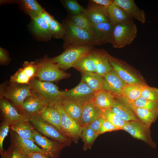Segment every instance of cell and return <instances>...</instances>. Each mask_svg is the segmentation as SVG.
<instances>
[{"instance_id": "obj_1", "label": "cell", "mask_w": 158, "mask_h": 158, "mask_svg": "<svg viewBox=\"0 0 158 158\" xmlns=\"http://www.w3.org/2000/svg\"><path fill=\"white\" fill-rule=\"evenodd\" d=\"M62 24L65 29L63 38L64 49L69 47L85 45H96L92 34L75 26L67 18Z\"/></svg>"}, {"instance_id": "obj_2", "label": "cell", "mask_w": 158, "mask_h": 158, "mask_svg": "<svg viewBox=\"0 0 158 158\" xmlns=\"http://www.w3.org/2000/svg\"><path fill=\"white\" fill-rule=\"evenodd\" d=\"M137 31L133 19L114 25L111 43L113 47L121 48L131 44L136 37Z\"/></svg>"}, {"instance_id": "obj_3", "label": "cell", "mask_w": 158, "mask_h": 158, "mask_svg": "<svg viewBox=\"0 0 158 158\" xmlns=\"http://www.w3.org/2000/svg\"><path fill=\"white\" fill-rule=\"evenodd\" d=\"M93 46L85 45L68 47L61 54L51 59L60 68L66 71L73 67L80 59L89 55Z\"/></svg>"}, {"instance_id": "obj_4", "label": "cell", "mask_w": 158, "mask_h": 158, "mask_svg": "<svg viewBox=\"0 0 158 158\" xmlns=\"http://www.w3.org/2000/svg\"><path fill=\"white\" fill-rule=\"evenodd\" d=\"M32 93L44 99L49 104L54 106L61 103L63 98V92L59 91L52 82L41 81L34 78L30 82Z\"/></svg>"}, {"instance_id": "obj_5", "label": "cell", "mask_w": 158, "mask_h": 158, "mask_svg": "<svg viewBox=\"0 0 158 158\" xmlns=\"http://www.w3.org/2000/svg\"><path fill=\"white\" fill-rule=\"evenodd\" d=\"M37 70L35 77L39 80L49 82L68 78L70 74L60 68L51 58L45 57L36 62Z\"/></svg>"}, {"instance_id": "obj_6", "label": "cell", "mask_w": 158, "mask_h": 158, "mask_svg": "<svg viewBox=\"0 0 158 158\" xmlns=\"http://www.w3.org/2000/svg\"><path fill=\"white\" fill-rule=\"evenodd\" d=\"M28 118L34 128L43 135L66 146L71 145V140L53 126L44 121L40 114Z\"/></svg>"}, {"instance_id": "obj_7", "label": "cell", "mask_w": 158, "mask_h": 158, "mask_svg": "<svg viewBox=\"0 0 158 158\" xmlns=\"http://www.w3.org/2000/svg\"><path fill=\"white\" fill-rule=\"evenodd\" d=\"M1 88L0 97L8 100L18 109L25 99L33 94L30 85L10 84L6 88Z\"/></svg>"}, {"instance_id": "obj_8", "label": "cell", "mask_w": 158, "mask_h": 158, "mask_svg": "<svg viewBox=\"0 0 158 158\" xmlns=\"http://www.w3.org/2000/svg\"><path fill=\"white\" fill-rule=\"evenodd\" d=\"M54 106L60 115L62 128L66 135L77 143L80 138L83 127L66 113L61 103H56Z\"/></svg>"}, {"instance_id": "obj_9", "label": "cell", "mask_w": 158, "mask_h": 158, "mask_svg": "<svg viewBox=\"0 0 158 158\" xmlns=\"http://www.w3.org/2000/svg\"><path fill=\"white\" fill-rule=\"evenodd\" d=\"M121 130L128 132L134 138L143 141L152 148L156 147L151 137L150 128L139 120L127 122Z\"/></svg>"}, {"instance_id": "obj_10", "label": "cell", "mask_w": 158, "mask_h": 158, "mask_svg": "<svg viewBox=\"0 0 158 158\" xmlns=\"http://www.w3.org/2000/svg\"><path fill=\"white\" fill-rule=\"evenodd\" d=\"M63 92V99L74 101L83 106L85 103L93 99L96 92L81 80L75 87Z\"/></svg>"}, {"instance_id": "obj_11", "label": "cell", "mask_w": 158, "mask_h": 158, "mask_svg": "<svg viewBox=\"0 0 158 158\" xmlns=\"http://www.w3.org/2000/svg\"><path fill=\"white\" fill-rule=\"evenodd\" d=\"M32 141L40 147L45 154L50 158H58L61 151L66 146L48 139L34 128L32 129Z\"/></svg>"}, {"instance_id": "obj_12", "label": "cell", "mask_w": 158, "mask_h": 158, "mask_svg": "<svg viewBox=\"0 0 158 158\" xmlns=\"http://www.w3.org/2000/svg\"><path fill=\"white\" fill-rule=\"evenodd\" d=\"M49 104L40 96L33 93L27 97L18 109L28 118L40 114Z\"/></svg>"}, {"instance_id": "obj_13", "label": "cell", "mask_w": 158, "mask_h": 158, "mask_svg": "<svg viewBox=\"0 0 158 158\" xmlns=\"http://www.w3.org/2000/svg\"><path fill=\"white\" fill-rule=\"evenodd\" d=\"M10 133L11 145L15 147L24 157L28 156L31 153L36 152L45 154L42 149L37 146L33 141L21 138L16 132L11 130Z\"/></svg>"}, {"instance_id": "obj_14", "label": "cell", "mask_w": 158, "mask_h": 158, "mask_svg": "<svg viewBox=\"0 0 158 158\" xmlns=\"http://www.w3.org/2000/svg\"><path fill=\"white\" fill-rule=\"evenodd\" d=\"M108 56L113 70L126 84L143 83L136 76L129 72L125 63L109 54Z\"/></svg>"}, {"instance_id": "obj_15", "label": "cell", "mask_w": 158, "mask_h": 158, "mask_svg": "<svg viewBox=\"0 0 158 158\" xmlns=\"http://www.w3.org/2000/svg\"><path fill=\"white\" fill-rule=\"evenodd\" d=\"M113 26L109 21L92 26L91 34L96 45L111 44Z\"/></svg>"}, {"instance_id": "obj_16", "label": "cell", "mask_w": 158, "mask_h": 158, "mask_svg": "<svg viewBox=\"0 0 158 158\" xmlns=\"http://www.w3.org/2000/svg\"><path fill=\"white\" fill-rule=\"evenodd\" d=\"M108 54L103 49L93 48L90 54L95 64L96 73L103 77L113 70L109 60Z\"/></svg>"}, {"instance_id": "obj_17", "label": "cell", "mask_w": 158, "mask_h": 158, "mask_svg": "<svg viewBox=\"0 0 158 158\" xmlns=\"http://www.w3.org/2000/svg\"><path fill=\"white\" fill-rule=\"evenodd\" d=\"M0 108L4 120L8 122L11 126L28 118L9 101L2 97H0Z\"/></svg>"}, {"instance_id": "obj_18", "label": "cell", "mask_w": 158, "mask_h": 158, "mask_svg": "<svg viewBox=\"0 0 158 158\" xmlns=\"http://www.w3.org/2000/svg\"><path fill=\"white\" fill-rule=\"evenodd\" d=\"M110 109L125 121L139 120L131 105L123 97L115 98Z\"/></svg>"}, {"instance_id": "obj_19", "label": "cell", "mask_w": 158, "mask_h": 158, "mask_svg": "<svg viewBox=\"0 0 158 158\" xmlns=\"http://www.w3.org/2000/svg\"><path fill=\"white\" fill-rule=\"evenodd\" d=\"M90 2L91 4L85 8V13L92 26L109 21L107 13V8Z\"/></svg>"}, {"instance_id": "obj_20", "label": "cell", "mask_w": 158, "mask_h": 158, "mask_svg": "<svg viewBox=\"0 0 158 158\" xmlns=\"http://www.w3.org/2000/svg\"><path fill=\"white\" fill-rule=\"evenodd\" d=\"M105 81V90L113 95L115 98L123 97L122 90L127 85L112 70L104 77Z\"/></svg>"}, {"instance_id": "obj_21", "label": "cell", "mask_w": 158, "mask_h": 158, "mask_svg": "<svg viewBox=\"0 0 158 158\" xmlns=\"http://www.w3.org/2000/svg\"><path fill=\"white\" fill-rule=\"evenodd\" d=\"M114 3L122 7L132 19H135L142 24L146 22L144 11L140 9L133 0H113Z\"/></svg>"}, {"instance_id": "obj_22", "label": "cell", "mask_w": 158, "mask_h": 158, "mask_svg": "<svg viewBox=\"0 0 158 158\" xmlns=\"http://www.w3.org/2000/svg\"><path fill=\"white\" fill-rule=\"evenodd\" d=\"M31 19L30 29L37 38L43 41L50 40L51 37L49 25L39 16Z\"/></svg>"}, {"instance_id": "obj_23", "label": "cell", "mask_w": 158, "mask_h": 158, "mask_svg": "<svg viewBox=\"0 0 158 158\" xmlns=\"http://www.w3.org/2000/svg\"><path fill=\"white\" fill-rule=\"evenodd\" d=\"M102 110L94 103L93 99L83 106L80 120V125H87L102 116Z\"/></svg>"}, {"instance_id": "obj_24", "label": "cell", "mask_w": 158, "mask_h": 158, "mask_svg": "<svg viewBox=\"0 0 158 158\" xmlns=\"http://www.w3.org/2000/svg\"><path fill=\"white\" fill-rule=\"evenodd\" d=\"M40 114L44 121L53 126L66 136L62 128L60 115L54 106L48 104L42 110Z\"/></svg>"}, {"instance_id": "obj_25", "label": "cell", "mask_w": 158, "mask_h": 158, "mask_svg": "<svg viewBox=\"0 0 158 158\" xmlns=\"http://www.w3.org/2000/svg\"><path fill=\"white\" fill-rule=\"evenodd\" d=\"M109 22L113 25L132 19L121 7L114 3L107 8Z\"/></svg>"}, {"instance_id": "obj_26", "label": "cell", "mask_w": 158, "mask_h": 158, "mask_svg": "<svg viewBox=\"0 0 158 158\" xmlns=\"http://www.w3.org/2000/svg\"><path fill=\"white\" fill-rule=\"evenodd\" d=\"M81 79L91 89L97 92L105 90L104 78L97 73H81Z\"/></svg>"}, {"instance_id": "obj_27", "label": "cell", "mask_w": 158, "mask_h": 158, "mask_svg": "<svg viewBox=\"0 0 158 158\" xmlns=\"http://www.w3.org/2000/svg\"><path fill=\"white\" fill-rule=\"evenodd\" d=\"M34 127L28 118H26L11 125L10 128L21 138L32 141V129Z\"/></svg>"}, {"instance_id": "obj_28", "label": "cell", "mask_w": 158, "mask_h": 158, "mask_svg": "<svg viewBox=\"0 0 158 158\" xmlns=\"http://www.w3.org/2000/svg\"><path fill=\"white\" fill-rule=\"evenodd\" d=\"M115 98L108 92L102 90L96 92L93 100L95 104L102 111L110 109Z\"/></svg>"}, {"instance_id": "obj_29", "label": "cell", "mask_w": 158, "mask_h": 158, "mask_svg": "<svg viewBox=\"0 0 158 158\" xmlns=\"http://www.w3.org/2000/svg\"><path fill=\"white\" fill-rule=\"evenodd\" d=\"M61 104L66 113L80 125L83 106L72 100L63 99Z\"/></svg>"}, {"instance_id": "obj_30", "label": "cell", "mask_w": 158, "mask_h": 158, "mask_svg": "<svg viewBox=\"0 0 158 158\" xmlns=\"http://www.w3.org/2000/svg\"><path fill=\"white\" fill-rule=\"evenodd\" d=\"M131 107L138 120L149 128L158 118V110H150Z\"/></svg>"}, {"instance_id": "obj_31", "label": "cell", "mask_w": 158, "mask_h": 158, "mask_svg": "<svg viewBox=\"0 0 158 158\" xmlns=\"http://www.w3.org/2000/svg\"><path fill=\"white\" fill-rule=\"evenodd\" d=\"M143 83L127 84L121 91L122 96L130 104L141 96Z\"/></svg>"}, {"instance_id": "obj_32", "label": "cell", "mask_w": 158, "mask_h": 158, "mask_svg": "<svg viewBox=\"0 0 158 158\" xmlns=\"http://www.w3.org/2000/svg\"><path fill=\"white\" fill-rule=\"evenodd\" d=\"M20 9L29 16L31 19L39 16L44 10L35 0H22L19 3Z\"/></svg>"}, {"instance_id": "obj_33", "label": "cell", "mask_w": 158, "mask_h": 158, "mask_svg": "<svg viewBox=\"0 0 158 158\" xmlns=\"http://www.w3.org/2000/svg\"><path fill=\"white\" fill-rule=\"evenodd\" d=\"M73 67L81 73H97L95 64L90 54L79 59Z\"/></svg>"}, {"instance_id": "obj_34", "label": "cell", "mask_w": 158, "mask_h": 158, "mask_svg": "<svg viewBox=\"0 0 158 158\" xmlns=\"http://www.w3.org/2000/svg\"><path fill=\"white\" fill-rule=\"evenodd\" d=\"M99 135L95 133L88 125L83 127L80 138L83 142V149L86 151L91 149L93 143Z\"/></svg>"}, {"instance_id": "obj_35", "label": "cell", "mask_w": 158, "mask_h": 158, "mask_svg": "<svg viewBox=\"0 0 158 158\" xmlns=\"http://www.w3.org/2000/svg\"><path fill=\"white\" fill-rule=\"evenodd\" d=\"M67 18L75 26L91 34L92 26L85 12L74 16L68 15Z\"/></svg>"}, {"instance_id": "obj_36", "label": "cell", "mask_w": 158, "mask_h": 158, "mask_svg": "<svg viewBox=\"0 0 158 158\" xmlns=\"http://www.w3.org/2000/svg\"><path fill=\"white\" fill-rule=\"evenodd\" d=\"M60 1L69 16L75 15L85 12V8L76 0H62Z\"/></svg>"}, {"instance_id": "obj_37", "label": "cell", "mask_w": 158, "mask_h": 158, "mask_svg": "<svg viewBox=\"0 0 158 158\" xmlns=\"http://www.w3.org/2000/svg\"><path fill=\"white\" fill-rule=\"evenodd\" d=\"M102 116L120 130H121L127 122L123 120L110 109L102 110Z\"/></svg>"}, {"instance_id": "obj_38", "label": "cell", "mask_w": 158, "mask_h": 158, "mask_svg": "<svg viewBox=\"0 0 158 158\" xmlns=\"http://www.w3.org/2000/svg\"><path fill=\"white\" fill-rule=\"evenodd\" d=\"M130 104L133 107L150 110H158V102L154 101L140 96Z\"/></svg>"}, {"instance_id": "obj_39", "label": "cell", "mask_w": 158, "mask_h": 158, "mask_svg": "<svg viewBox=\"0 0 158 158\" xmlns=\"http://www.w3.org/2000/svg\"><path fill=\"white\" fill-rule=\"evenodd\" d=\"M49 25L51 37L63 39L65 31L62 24L60 23L54 18Z\"/></svg>"}, {"instance_id": "obj_40", "label": "cell", "mask_w": 158, "mask_h": 158, "mask_svg": "<svg viewBox=\"0 0 158 158\" xmlns=\"http://www.w3.org/2000/svg\"><path fill=\"white\" fill-rule=\"evenodd\" d=\"M31 80L24 73L22 68H20L11 76L10 84L30 85V82Z\"/></svg>"}, {"instance_id": "obj_41", "label": "cell", "mask_w": 158, "mask_h": 158, "mask_svg": "<svg viewBox=\"0 0 158 158\" xmlns=\"http://www.w3.org/2000/svg\"><path fill=\"white\" fill-rule=\"evenodd\" d=\"M141 96L148 100L158 102V89L145 85L142 90Z\"/></svg>"}, {"instance_id": "obj_42", "label": "cell", "mask_w": 158, "mask_h": 158, "mask_svg": "<svg viewBox=\"0 0 158 158\" xmlns=\"http://www.w3.org/2000/svg\"><path fill=\"white\" fill-rule=\"evenodd\" d=\"M21 68L25 74L31 79L35 77L37 70L36 62L25 61Z\"/></svg>"}, {"instance_id": "obj_43", "label": "cell", "mask_w": 158, "mask_h": 158, "mask_svg": "<svg viewBox=\"0 0 158 158\" xmlns=\"http://www.w3.org/2000/svg\"><path fill=\"white\" fill-rule=\"evenodd\" d=\"M11 125L7 121L4 120L1 124L0 128V152L1 154L5 151L3 144L4 139L7 136L10 128Z\"/></svg>"}, {"instance_id": "obj_44", "label": "cell", "mask_w": 158, "mask_h": 158, "mask_svg": "<svg viewBox=\"0 0 158 158\" xmlns=\"http://www.w3.org/2000/svg\"><path fill=\"white\" fill-rule=\"evenodd\" d=\"M1 158H24V157L13 146L11 145L6 151L1 154Z\"/></svg>"}, {"instance_id": "obj_45", "label": "cell", "mask_w": 158, "mask_h": 158, "mask_svg": "<svg viewBox=\"0 0 158 158\" xmlns=\"http://www.w3.org/2000/svg\"><path fill=\"white\" fill-rule=\"evenodd\" d=\"M105 119L102 116L87 125L95 133L99 135L100 129Z\"/></svg>"}, {"instance_id": "obj_46", "label": "cell", "mask_w": 158, "mask_h": 158, "mask_svg": "<svg viewBox=\"0 0 158 158\" xmlns=\"http://www.w3.org/2000/svg\"><path fill=\"white\" fill-rule=\"evenodd\" d=\"M120 129L105 119L99 131V135L108 132L118 130Z\"/></svg>"}, {"instance_id": "obj_47", "label": "cell", "mask_w": 158, "mask_h": 158, "mask_svg": "<svg viewBox=\"0 0 158 158\" xmlns=\"http://www.w3.org/2000/svg\"><path fill=\"white\" fill-rule=\"evenodd\" d=\"M10 59L6 50L2 47L0 48V63L2 65H6L9 63Z\"/></svg>"}, {"instance_id": "obj_48", "label": "cell", "mask_w": 158, "mask_h": 158, "mask_svg": "<svg viewBox=\"0 0 158 158\" xmlns=\"http://www.w3.org/2000/svg\"><path fill=\"white\" fill-rule=\"evenodd\" d=\"M90 1L97 5L107 8L114 3L113 0H91Z\"/></svg>"}, {"instance_id": "obj_49", "label": "cell", "mask_w": 158, "mask_h": 158, "mask_svg": "<svg viewBox=\"0 0 158 158\" xmlns=\"http://www.w3.org/2000/svg\"><path fill=\"white\" fill-rule=\"evenodd\" d=\"M39 16L42 18L48 25L54 18L53 16L50 15L45 10L40 14Z\"/></svg>"}, {"instance_id": "obj_50", "label": "cell", "mask_w": 158, "mask_h": 158, "mask_svg": "<svg viewBox=\"0 0 158 158\" xmlns=\"http://www.w3.org/2000/svg\"><path fill=\"white\" fill-rule=\"evenodd\" d=\"M28 156L29 158H50L46 154L39 152L31 153Z\"/></svg>"}, {"instance_id": "obj_51", "label": "cell", "mask_w": 158, "mask_h": 158, "mask_svg": "<svg viewBox=\"0 0 158 158\" xmlns=\"http://www.w3.org/2000/svg\"><path fill=\"white\" fill-rule=\"evenodd\" d=\"M24 158H29L28 156H25L24 157Z\"/></svg>"}]
</instances>
